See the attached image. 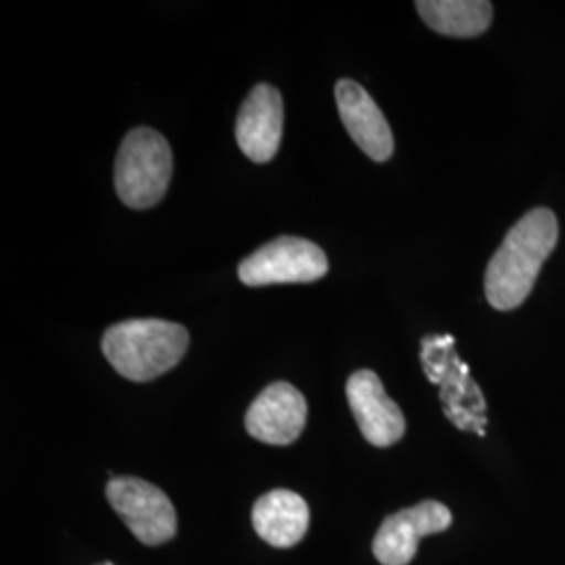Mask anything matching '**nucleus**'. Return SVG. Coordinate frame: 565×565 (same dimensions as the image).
I'll use <instances>...</instances> for the list:
<instances>
[{
	"label": "nucleus",
	"instance_id": "1",
	"mask_svg": "<svg viewBox=\"0 0 565 565\" xmlns=\"http://www.w3.org/2000/svg\"><path fill=\"white\" fill-rule=\"evenodd\" d=\"M557 239L559 223L548 207H534L513 224L486 268L488 303L501 312L520 308L532 294Z\"/></svg>",
	"mask_w": 565,
	"mask_h": 565
},
{
	"label": "nucleus",
	"instance_id": "14",
	"mask_svg": "<svg viewBox=\"0 0 565 565\" xmlns=\"http://www.w3.org/2000/svg\"><path fill=\"white\" fill-rule=\"evenodd\" d=\"M102 565H114V564H102Z\"/></svg>",
	"mask_w": 565,
	"mask_h": 565
},
{
	"label": "nucleus",
	"instance_id": "4",
	"mask_svg": "<svg viewBox=\"0 0 565 565\" xmlns=\"http://www.w3.org/2000/svg\"><path fill=\"white\" fill-rule=\"evenodd\" d=\"M425 373L434 384L443 385L446 415L459 429H473L484 436L486 403L480 387L469 377L467 364L455 352L450 335L425 338L422 350Z\"/></svg>",
	"mask_w": 565,
	"mask_h": 565
},
{
	"label": "nucleus",
	"instance_id": "13",
	"mask_svg": "<svg viewBox=\"0 0 565 565\" xmlns=\"http://www.w3.org/2000/svg\"><path fill=\"white\" fill-rule=\"evenodd\" d=\"M422 20L438 34L452 39H476L492 23V2L488 0H417Z\"/></svg>",
	"mask_w": 565,
	"mask_h": 565
},
{
	"label": "nucleus",
	"instance_id": "2",
	"mask_svg": "<svg viewBox=\"0 0 565 565\" xmlns=\"http://www.w3.org/2000/svg\"><path fill=\"white\" fill-rule=\"evenodd\" d=\"M102 348L121 377L142 384L181 363L189 348V331L162 319H132L109 327Z\"/></svg>",
	"mask_w": 565,
	"mask_h": 565
},
{
	"label": "nucleus",
	"instance_id": "9",
	"mask_svg": "<svg viewBox=\"0 0 565 565\" xmlns=\"http://www.w3.org/2000/svg\"><path fill=\"white\" fill-rule=\"evenodd\" d=\"M345 396L369 445L387 448L403 438L406 431L403 411L387 396L377 373L366 369L352 373L345 384Z\"/></svg>",
	"mask_w": 565,
	"mask_h": 565
},
{
	"label": "nucleus",
	"instance_id": "5",
	"mask_svg": "<svg viewBox=\"0 0 565 565\" xmlns=\"http://www.w3.org/2000/svg\"><path fill=\"white\" fill-rule=\"evenodd\" d=\"M327 273L323 249L300 237H277L239 264V279L249 287L319 281Z\"/></svg>",
	"mask_w": 565,
	"mask_h": 565
},
{
	"label": "nucleus",
	"instance_id": "6",
	"mask_svg": "<svg viewBox=\"0 0 565 565\" xmlns=\"http://www.w3.org/2000/svg\"><path fill=\"white\" fill-rule=\"evenodd\" d=\"M107 501L142 545H163L177 536V509L158 486L141 478H114Z\"/></svg>",
	"mask_w": 565,
	"mask_h": 565
},
{
	"label": "nucleus",
	"instance_id": "7",
	"mask_svg": "<svg viewBox=\"0 0 565 565\" xmlns=\"http://www.w3.org/2000/svg\"><path fill=\"white\" fill-rule=\"evenodd\" d=\"M450 524V509L438 501L408 507L385 518L373 541V555L382 565H408L415 559L422 539L440 534Z\"/></svg>",
	"mask_w": 565,
	"mask_h": 565
},
{
	"label": "nucleus",
	"instance_id": "8",
	"mask_svg": "<svg viewBox=\"0 0 565 565\" xmlns=\"http://www.w3.org/2000/svg\"><path fill=\"white\" fill-rule=\"evenodd\" d=\"M308 404L298 387L277 382L264 387L245 415V429L264 445L296 443L306 427Z\"/></svg>",
	"mask_w": 565,
	"mask_h": 565
},
{
	"label": "nucleus",
	"instance_id": "3",
	"mask_svg": "<svg viewBox=\"0 0 565 565\" xmlns=\"http://www.w3.org/2000/svg\"><path fill=\"white\" fill-rule=\"evenodd\" d=\"M172 149L158 130L135 128L116 156V191L121 203L147 210L160 203L172 181Z\"/></svg>",
	"mask_w": 565,
	"mask_h": 565
},
{
	"label": "nucleus",
	"instance_id": "11",
	"mask_svg": "<svg viewBox=\"0 0 565 565\" xmlns=\"http://www.w3.org/2000/svg\"><path fill=\"white\" fill-rule=\"evenodd\" d=\"M335 102L343 126L373 162H387L394 153V135L382 109L359 82L335 84Z\"/></svg>",
	"mask_w": 565,
	"mask_h": 565
},
{
	"label": "nucleus",
	"instance_id": "10",
	"mask_svg": "<svg viewBox=\"0 0 565 565\" xmlns=\"http://www.w3.org/2000/svg\"><path fill=\"white\" fill-rule=\"evenodd\" d=\"M281 93L270 84L254 86L237 116L235 137L239 149L252 162H270L281 147Z\"/></svg>",
	"mask_w": 565,
	"mask_h": 565
},
{
	"label": "nucleus",
	"instance_id": "12",
	"mask_svg": "<svg viewBox=\"0 0 565 565\" xmlns=\"http://www.w3.org/2000/svg\"><path fill=\"white\" fill-rule=\"evenodd\" d=\"M254 530L264 543L277 548L298 545L310 525V509L300 494L291 490H270L252 511Z\"/></svg>",
	"mask_w": 565,
	"mask_h": 565
}]
</instances>
